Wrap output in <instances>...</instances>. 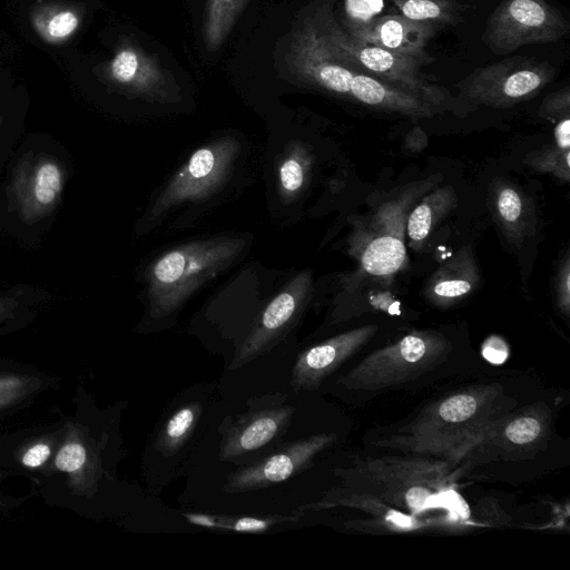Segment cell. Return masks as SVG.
I'll return each mask as SVG.
<instances>
[{
	"label": "cell",
	"mask_w": 570,
	"mask_h": 570,
	"mask_svg": "<svg viewBox=\"0 0 570 570\" xmlns=\"http://www.w3.org/2000/svg\"><path fill=\"white\" fill-rule=\"evenodd\" d=\"M501 392L479 386L431 404L395 438V445L415 453L454 459L480 443L502 422Z\"/></svg>",
	"instance_id": "6da1fadb"
},
{
	"label": "cell",
	"mask_w": 570,
	"mask_h": 570,
	"mask_svg": "<svg viewBox=\"0 0 570 570\" xmlns=\"http://www.w3.org/2000/svg\"><path fill=\"white\" fill-rule=\"evenodd\" d=\"M216 387L215 382L193 384L164 410L142 454V476L151 492L187 470L208 429Z\"/></svg>",
	"instance_id": "7a4b0ae2"
},
{
	"label": "cell",
	"mask_w": 570,
	"mask_h": 570,
	"mask_svg": "<svg viewBox=\"0 0 570 570\" xmlns=\"http://www.w3.org/2000/svg\"><path fill=\"white\" fill-rule=\"evenodd\" d=\"M244 238L215 237L183 244L159 256L148 268V317L163 321L244 250Z\"/></svg>",
	"instance_id": "3957f363"
},
{
	"label": "cell",
	"mask_w": 570,
	"mask_h": 570,
	"mask_svg": "<svg viewBox=\"0 0 570 570\" xmlns=\"http://www.w3.org/2000/svg\"><path fill=\"white\" fill-rule=\"evenodd\" d=\"M294 62L301 76L309 82L365 105L413 115H428L433 106L336 57L315 23L307 24L299 33L294 49Z\"/></svg>",
	"instance_id": "277c9868"
},
{
	"label": "cell",
	"mask_w": 570,
	"mask_h": 570,
	"mask_svg": "<svg viewBox=\"0 0 570 570\" xmlns=\"http://www.w3.org/2000/svg\"><path fill=\"white\" fill-rule=\"evenodd\" d=\"M346 489L374 497L402 512L416 514L444 490L448 470L443 462L382 458L358 461L335 472Z\"/></svg>",
	"instance_id": "5b68a950"
},
{
	"label": "cell",
	"mask_w": 570,
	"mask_h": 570,
	"mask_svg": "<svg viewBox=\"0 0 570 570\" xmlns=\"http://www.w3.org/2000/svg\"><path fill=\"white\" fill-rule=\"evenodd\" d=\"M281 392L250 399L247 410L219 426L218 458L239 466L250 464L276 449L292 421L295 407Z\"/></svg>",
	"instance_id": "8992f818"
},
{
	"label": "cell",
	"mask_w": 570,
	"mask_h": 570,
	"mask_svg": "<svg viewBox=\"0 0 570 570\" xmlns=\"http://www.w3.org/2000/svg\"><path fill=\"white\" fill-rule=\"evenodd\" d=\"M325 18L320 28L327 47L336 57L433 105L443 99L446 90L423 79L422 61L358 41L343 31L332 17Z\"/></svg>",
	"instance_id": "52a82bcc"
},
{
	"label": "cell",
	"mask_w": 570,
	"mask_h": 570,
	"mask_svg": "<svg viewBox=\"0 0 570 570\" xmlns=\"http://www.w3.org/2000/svg\"><path fill=\"white\" fill-rule=\"evenodd\" d=\"M448 351L449 346L439 338L407 335L365 357L337 383L356 391H377L402 384L430 371Z\"/></svg>",
	"instance_id": "ba28073f"
},
{
	"label": "cell",
	"mask_w": 570,
	"mask_h": 570,
	"mask_svg": "<svg viewBox=\"0 0 570 570\" xmlns=\"http://www.w3.org/2000/svg\"><path fill=\"white\" fill-rule=\"evenodd\" d=\"M569 22L547 0H504L489 16L482 40L495 55L539 43L556 42Z\"/></svg>",
	"instance_id": "9c48e42d"
},
{
	"label": "cell",
	"mask_w": 570,
	"mask_h": 570,
	"mask_svg": "<svg viewBox=\"0 0 570 570\" xmlns=\"http://www.w3.org/2000/svg\"><path fill=\"white\" fill-rule=\"evenodd\" d=\"M239 150V142L232 137L195 150L158 195L147 218L156 220L173 206L209 197L227 180Z\"/></svg>",
	"instance_id": "30bf717a"
},
{
	"label": "cell",
	"mask_w": 570,
	"mask_h": 570,
	"mask_svg": "<svg viewBox=\"0 0 570 570\" xmlns=\"http://www.w3.org/2000/svg\"><path fill=\"white\" fill-rule=\"evenodd\" d=\"M556 73L548 61L515 56L475 69L462 81V90L482 102L509 105L534 96Z\"/></svg>",
	"instance_id": "8fae6325"
},
{
	"label": "cell",
	"mask_w": 570,
	"mask_h": 570,
	"mask_svg": "<svg viewBox=\"0 0 570 570\" xmlns=\"http://www.w3.org/2000/svg\"><path fill=\"white\" fill-rule=\"evenodd\" d=\"M336 439L334 433H318L281 443L259 460L228 474L223 489L228 493H242L284 482L311 466Z\"/></svg>",
	"instance_id": "7c38bea8"
},
{
	"label": "cell",
	"mask_w": 570,
	"mask_h": 570,
	"mask_svg": "<svg viewBox=\"0 0 570 570\" xmlns=\"http://www.w3.org/2000/svg\"><path fill=\"white\" fill-rule=\"evenodd\" d=\"M65 170L50 155H28L13 169L9 195L20 218L33 224L50 215L60 200Z\"/></svg>",
	"instance_id": "4fadbf2b"
},
{
	"label": "cell",
	"mask_w": 570,
	"mask_h": 570,
	"mask_svg": "<svg viewBox=\"0 0 570 570\" xmlns=\"http://www.w3.org/2000/svg\"><path fill=\"white\" fill-rule=\"evenodd\" d=\"M308 284L307 273H302L267 304L228 365L229 370L245 366L269 352L284 338L298 315Z\"/></svg>",
	"instance_id": "5bb4252c"
},
{
	"label": "cell",
	"mask_w": 570,
	"mask_h": 570,
	"mask_svg": "<svg viewBox=\"0 0 570 570\" xmlns=\"http://www.w3.org/2000/svg\"><path fill=\"white\" fill-rule=\"evenodd\" d=\"M375 331L357 328L316 344L298 354L291 376L294 392L315 391L350 358Z\"/></svg>",
	"instance_id": "9a60e30c"
},
{
	"label": "cell",
	"mask_w": 570,
	"mask_h": 570,
	"mask_svg": "<svg viewBox=\"0 0 570 570\" xmlns=\"http://www.w3.org/2000/svg\"><path fill=\"white\" fill-rule=\"evenodd\" d=\"M438 29L434 24L411 20L402 14H385L377 17L365 28L348 35L358 41L428 65L434 59L428 53L425 47Z\"/></svg>",
	"instance_id": "2e32d148"
},
{
	"label": "cell",
	"mask_w": 570,
	"mask_h": 570,
	"mask_svg": "<svg viewBox=\"0 0 570 570\" xmlns=\"http://www.w3.org/2000/svg\"><path fill=\"white\" fill-rule=\"evenodd\" d=\"M107 75L116 85L147 95H154L165 82V75L157 62L130 43L118 47L107 66Z\"/></svg>",
	"instance_id": "e0dca14e"
},
{
	"label": "cell",
	"mask_w": 570,
	"mask_h": 570,
	"mask_svg": "<svg viewBox=\"0 0 570 570\" xmlns=\"http://www.w3.org/2000/svg\"><path fill=\"white\" fill-rule=\"evenodd\" d=\"M31 23L45 42L60 45L78 31L81 14L68 3L39 1L31 10Z\"/></svg>",
	"instance_id": "ac0fdd59"
},
{
	"label": "cell",
	"mask_w": 570,
	"mask_h": 570,
	"mask_svg": "<svg viewBox=\"0 0 570 570\" xmlns=\"http://www.w3.org/2000/svg\"><path fill=\"white\" fill-rule=\"evenodd\" d=\"M402 16L438 28L462 21L463 8L456 0H389Z\"/></svg>",
	"instance_id": "d6986e66"
},
{
	"label": "cell",
	"mask_w": 570,
	"mask_h": 570,
	"mask_svg": "<svg viewBox=\"0 0 570 570\" xmlns=\"http://www.w3.org/2000/svg\"><path fill=\"white\" fill-rule=\"evenodd\" d=\"M248 0H207L204 40L210 51L220 48Z\"/></svg>",
	"instance_id": "ffe728a7"
},
{
	"label": "cell",
	"mask_w": 570,
	"mask_h": 570,
	"mask_svg": "<svg viewBox=\"0 0 570 570\" xmlns=\"http://www.w3.org/2000/svg\"><path fill=\"white\" fill-rule=\"evenodd\" d=\"M184 517L193 524L217 530L265 532L281 523L291 522L298 515H213L185 513Z\"/></svg>",
	"instance_id": "44dd1931"
},
{
	"label": "cell",
	"mask_w": 570,
	"mask_h": 570,
	"mask_svg": "<svg viewBox=\"0 0 570 570\" xmlns=\"http://www.w3.org/2000/svg\"><path fill=\"white\" fill-rule=\"evenodd\" d=\"M405 257L401 240L391 236L374 239L362 256V265L373 275H389L400 268Z\"/></svg>",
	"instance_id": "7402d4cb"
},
{
	"label": "cell",
	"mask_w": 570,
	"mask_h": 570,
	"mask_svg": "<svg viewBox=\"0 0 570 570\" xmlns=\"http://www.w3.org/2000/svg\"><path fill=\"white\" fill-rule=\"evenodd\" d=\"M305 170L304 157L298 150H292L278 169L279 190L284 198H292L299 191L304 185Z\"/></svg>",
	"instance_id": "603a6c76"
},
{
	"label": "cell",
	"mask_w": 570,
	"mask_h": 570,
	"mask_svg": "<svg viewBox=\"0 0 570 570\" xmlns=\"http://www.w3.org/2000/svg\"><path fill=\"white\" fill-rule=\"evenodd\" d=\"M543 432V422L534 415H521L510 421L504 429V436L517 445H527L537 441Z\"/></svg>",
	"instance_id": "cb8c5ba5"
},
{
	"label": "cell",
	"mask_w": 570,
	"mask_h": 570,
	"mask_svg": "<svg viewBox=\"0 0 570 570\" xmlns=\"http://www.w3.org/2000/svg\"><path fill=\"white\" fill-rule=\"evenodd\" d=\"M383 8V0H345L347 33L368 26Z\"/></svg>",
	"instance_id": "d4e9b609"
},
{
	"label": "cell",
	"mask_w": 570,
	"mask_h": 570,
	"mask_svg": "<svg viewBox=\"0 0 570 570\" xmlns=\"http://www.w3.org/2000/svg\"><path fill=\"white\" fill-rule=\"evenodd\" d=\"M86 448L75 441L66 443L56 456V466L65 472H79L87 463Z\"/></svg>",
	"instance_id": "484cf974"
},
{
	"label": "cell",
	"mask_w": 570,
	"mask_h": 570,
	"mask_svg": "<svg viewBox=\"0 0 570 570\" xmlns=\"http://www.w3.org/2000/svg\"><path fill=\"white\" fill-rule=\"evenodd\" d=\"M31 384L27 379L0 376V409L26 395Z\"/></svg>",
	"instance_id": "4316f807"
},
{
	"label": "cell",
	"mask_w": 570,
	"mask_h": 570,
	"mask_svg": "<svg viewBox=\"0 0 570 570\" xmlns=\"http://www.w3.org/2000/svg\"><path fill=\"white\" fill-rule=\"evenodd\" d=\"M432 223L431 210L425 205L417 206L409 218L407 232L413 240L425 238Z\"/></svg>",
	"instance_id": "83f0119b"
},
{
	"label": "cell",
	"mask_w": 570,
	"mask_h": 570,
	"mask_svg": "<svg viewBox=\"0 0 570 570\" xmlns=\"http://www.w3.org/2000/svg\"><path fill=\"white\" fill-rule=\"evenodd\" d=\"M498 207L501 216L505 220H517L521 213V200L519 195L512 189H504L499 196Z\"/></svg>",
	"instance_id": "f1b7e54d"
},
{
	"label": "cell",
	"mask_w": 570,
	"mask_h": 570,
	"mask_svg": "<svg viewBox=\"0 0 570 570\" xmlns=\"http://www.w3.org/2000/svg\"><path fill=\"white\" fill-rule=\"evenodd\" d=\"M50 455V446L47 443H37L29 448L22 456V463L29 468L40 466Z\"/></svg>",
	"instance_id": "f546056e"
},
{
	"label": "cell",
	"mask_w": 570,
	"mask_h": 570,
	"mask_svg": "<svg viewBox=\"0 0 570 570\" xmlns=\"http://www.w3.org/2000/svg\"><path fill=\"white\" fill-rule=\"evenodd\" d=\"M471 289L470 283L466 281H443L435 285L434 292L443 297H458Z\"/></svg>",
	"instance_id": "4dcf8cb0"
},
{
	"label": "cell",
	"mask_w": 570,
	"mask_h": 570,
	"mask_svg": "<svg viewBox=\"0 0 570 570\" xmlns=\"http://www.w3.org/2000/svg\"><path fill=\"white\" fill-rule=\"evenodd\" d=\"M570 120L566 118L563 121H561L557 128H556V139L560 147L568 148L570 146Z\"/></svg>",
	"instance_id": "1f68e13d"
},
{
	"label": "cell",
	"mask_w": 570,
	"mask_h": 570,
	"mask_svg": "<svg viewBox=\"0 0 570 570\" xmlns=\"http://www.w3.org/2000/svg\"><path fill=\"white\" fill-rule=\"evenodd\" d=\"M18 303L13 298L0 296V322L11 317Z\"/></svg>",
	"instance_id": "d6a6232c"
},
{
	"label": "cell",
	"mask_w": 570,
	"mask_h": 570,
	"mask_svg": "<svg viewBox=\"0 0 570 570\" xmlns=\"http://www.w3.org/2000/svg\"><path fill=\"white\" fill-rule=\"evenodd\" d=\"M0 122H1V120H0Z\"/></svg>",
	"instance_id": "836d02e7"
}]
</instances>
